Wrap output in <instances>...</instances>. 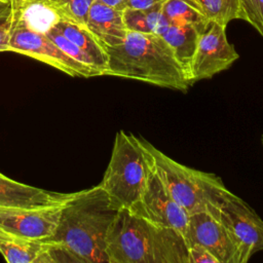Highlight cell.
I'll return each mask as SVG.
<instances>
[{"label":"cell","mask_w":263,"mask_h":263,"mask_svg":"<svg viewBox=\"0 0 263 263\" xmlns=\"http://www.w3.org/2000/svg\"><path fill=\"white\" fill-rule=\"evenodd\" d=\"M188 263H219L204 248L198 245L188 246Z\"/></svg>","instance_id":"obj_24"},{"label":"cell","mask_w":263,"mask_h":263,"mask_svg":"<svg viewBox=\"0 0 263 263\" xmlns=\"http://www.w3.org/2000/svg\"><path fill=\"white\" fill-rule=\"evenodd\" d=\"M9 51L41 61L72 77H93L100 73L66 54L46 34L36 33L11 20Z\"/></svg>","instance_id":"obj_6"},{"label":"cell","mask_w":263,"mask_h":263,"mask_svg":"<svg viewBox=\"0 0 263 263\" xmlns=\"http://www.w3.org/2000/svg\"><path fill=\"white\" fill-rule=\"evenodd\" d=\"M128 8H147L156 4H162L166 0H124Z\"/></svg>","instance_id":"obj_26"},{"label":"cell","mask_w":263,"mask_h":263,"mask_svg":"<svg viewBox=\"0 0 263 263\" xmlns=\"http://www.w3.org/2000/svg\"><path fill=\"white\" fill-rule=\"evenodd\" d=\"M185 240L208 250L219 263H246L241 250L225 225L209 212L189 215Z\"/></svg>","instance_id":"obj_9"},{"label":"cell","mask_w":263,"mask_h":263,"mask_svg":"<svg viewBox=\"0 0 263 263\" xmlns=\"http://www.w3.org/2000/svg\"><path fill=\"white\" fill-rule=\"evenodd\" d=\"M208 21L222 26L233 20H242L243 14L238 0H187Z\"/></svg>","instance_id":"obj_19"},{"label":"cell","mask_w":263,"mask_h":263,"mask_svg":"<svg viewBox=\"0 0 263 263\" xmlns=\"http://www.w3.org/2000/svg\"><path fill=\"white\" fill-rule=\"evenodd\" d=\"M200 31L190 25H170L160 35L172 47L190 81V67ZM191 84V83H190Z\"/></svg>","instance_id":"obj_17"},{"label":"cell","mask_w":263,"mask_h":263,"mask_svg":"<svg viewBox=\"0 0 263 263\" xmlns=\"http://www.w3.org/2000/svg\"><path fill=\"white\" fill-rule=\"evenodd\" d=\"M143 142L152 156L156 175L172 197L189 215L209 212L214 216L229 191L221 178L181 164L145 139Z\"/></svg>","instance_id":"obj_5"},{"label":"cell","mask_w":263,"mask_h":263,"mask_svg":"<svg viewBox=\"0 0 263 263\" xmlns=\"http://www.w3.org/2000/svg\"><path fill=\"white\" fill-rule=\"evenodd\" d=\"M62 18L86 26L87 15L93 0H46Z\"/></svg>","instance_id":"obj_21"},{"label":"cell","mask_w":263,"mask_h":263,"mask_svg":"<svg viewBox=\"0 0 263 263\" xmlns=\"http://www.w3.org/2000/svg\"><path fill=\"white\" fill-rule=\"evenodd\" d=\"M129 211L155 224L174 228L184 237L186 235L189 214L172 197L155 170L148 180L140 201Z\"/></svg>","instance_id":"obj_11"},{"label":"cell","mask_w":263,"mask_h":263,"mask_svg":"<svg viewBox=\"0 0 263 263\" xmlns=\"http://www.w3.org/2000/svg\"><path fill=\"white\" fill-rule=\"evenodd\" d=\"M20 1H46V0H20Z\"/></svg>","instance_id":"obj_29"},{"label":"cell","mask_w":263,"mask_h":263,"mask_svg":"<svg viewBox=\"0 0 263 263\" xmlns=\"http://www.w3.org/2000/svg\"><path fill=\"white\" fill-rule=\"evenodd\" d=\"M105 48L108 53L105 75L184 92L191 85L174 50L160 35L127 31L120 44Z\"/></svg>","instance_id":"obj_3"},{"label":"cell","mask_w":263,"mask_h":263,"mask_svg":"<svg viewBox=\"0 0 263 263\" xmlns=\"http://www.w3.org/2000/svg\"><path fill=\"white\" fill-rule=\"evenodd\" d=\"M69 194L29 186L0 174V206L37 208L63 203Z\"/></svg>","instance_id":"obj_12"},{"label":"cell","mask_w":263,"mask_h":263,"mask_svg":"<svg viewBox=\"0 0 263 263\" xmlns=\"http://www.w3.org/2000/svg\"><path fill=\"white\" fill-rule=\"evenodd\" d=\"M262 143H263V136H262Z\"/></svg>","instance_id":"obj_30"},{"label":"cell","mask_w":263,"mask_h":263,"mask_svg":"<svg viewBox=\"0 0 263 263\" xmlns=\"http://www.w3.org/2000/svg\"><path fill=\"white\" fill-rule=\"evenodd\" d=\"M12 13V0H0V24L7 21Z\"/></svg>","instance_id":"obj_27"},{"label":"cell","mask_w":263,"mask_h":263,"mask_svg":"<svg viewBox=\"0 0 263 263\" xmlns=\"http://www.w3.org/2000/svg\"><path fill=\"white\" fill-rule=\"evenodd\" d=\"M119 210L100 185L70 193L48 240L67 249L79 263H109L106 238Z\"/></svg>","instance_id":"obj_1"},{"label":"cell","mask_w":263,"mask_h":263,"mask_svg":"<svg viewBox=\"0 0 263 263\" xmlns=\"http://www.w3.org/2000/svg\"><path fill=\"white\" fill-rule=\"evenodd\" d=\"M161 11L170 25H190L201 32L209 23L187 0H166L162 3Z\"/></svg>","instance_id":"obj_20"},{"label":"cell","mask_w":263,"mask_h":263,"mask_svg":"<svg viewBox=\"0 0 263 263\" xmlns=\"http://www.w3.org/2000/svg\"><path fill=\"white\" fill-rule=\"evenodd\" d=\"M162 4L147 8H128L122 11L123 23L127 31L141 33H155L161 35L170 26L168 21L161 11Z\"/></svg>","instance_id":"obj_18"},{"label":"cell","mask_w":263,"mask_h":263,"mask_svg":"<svg viewBox=\"0 0 263 263\" xmlns=\"http://www.w3.org/2000/svg\"><path fill=\"white\" fill-rule=\"evenodd\" d=\"M11 34V16L0 24V51H9V40Z\"/></svg>","instance_id":"obj_25"},{"label":"cell","mask_w":263,"mask_h":263,"mask_svg":"<svg viewBox=\"0 0 263 263\" xmlns=\"http://www.w3.org/2000/svg\"><path fill=\"white\" fill-rule=\"evenodd\" d=\"M50 240L12 235L0 229V253L9 263H49Z\"/></svg>","instance_id":"obj_14"},{"label":"cell","mask_w":263,"mask_h":263,"mask_svg":"<svg viewBox=\"0 0 263 263\" xmlns=\"http://www.w3.org/2000/svg\"><path fill=\"white\" fill-rule=\"evenodd\" d=\"M243 21L252 25L263 36V0H238Z\"/></svg>","instance_id":"obj_23"},{"label":"cell","mask_w":263,"mask_h":263,"mask_svg":"<svg viewBox=\"0 0 263 263\" xmlns=\"http://www.w3.org/2000/svg\"><path fill=\"white\" fill-rule=\"evenodd\" d=\"M153 170V159L143 139L119 130L99 185L118 209L130 210L140 201Z\"/></svg>","instance_id":"obj_4"},{"label":"cell","mask_w":263,"mask_h":263,"mask_svg":"<svg viewBox=\"0 0 263 263\" xmlns=\"http://www.w3.org/2000/svg\"><path fill=\"white\" fill-rule=\"evenodd\" d=\"M46 35H47V36H48L66 54H68L70 58H72L73 60H75V61L81 63V64L84 65V66H87V67H89V68H91V69L98 71V70L95 68V66H93L91 60L88 58V55H87L85 52H83V51H82L77 45H75L72 41H70L67 37H65L55 27L52 28L50 31H48V32L46 33ZM98 72H99V71H98ZM99 73H100V72H99ZM100 76H101V73H100Z\"/></svg>","instance_id":"obj_22"},{"label":"cell","mask_w":263,"mask_h":263,"mask_svg":"<svg viewBox=\"0 0 263 263\" xmlns=\"http://www.w3.org/2000/svg\"><path fill=\"white\" fill-rule=\"evenodd\" d=\"M64 202L37 208L0 206V229L20 237L48 240L55 233Z\"/></svg>","instance_id":"obj_10"},{"label":"cell","mask_w":263,"mask_h":263,"mask_svg":"<svg viewBox=\"0 0 263 263\" xmlns=\"http://www.w3.org/2000/svg\"><path fill=\"white\" fill-rule=\"evenodd\" d=\"M225 29V26L209 21L199 33L190 67L191 85L228 69L239 58L228 41Z\"/></svg>","instance_id":"obj_7"},{"label":"cell","mask_w":263,"mask_h":263,"mask_svg":"<svg viewBox=\"0 0 263 263\" xmlns=\"http://www.w3.org/2000/svg\"><path fill=\"white\" fill-rule=\"evenodd\" d=\"M55 28L88 55L95 68L101 73V75L106 74L108 68L107 50L86 26L62 18L55 25Z\"/></svg>","instance_id":"obj_16"},{"label":"cell","mask_w":263,"mask_h":263,"mask_svg":"<svg viewBox=\"0 0 263 263\" xmlns=\"http://www.w3.org/2000/svg\"><path fill=\"white\" fill-rule=\"evenodd\" d=\"M109 263H188V247L178 230L120 209L106 238Z\"/></svg>","instance_id":"obj_2"},{"label":"cell","mask_w":263,"mask_h":263,"mask_svg":"<svg viewBox=\"0 0 263 263\" xmlns=\"http://www.w3.org/2000/svg\"><path fill=\"white\" fill-rule=\"evenodd\" d=\"M122 11L99 0H93L90 5L86 27L105 47L120 44L127 33Z\"/></svg>","instance_id":"obj_13"},{"label":"cell","mask_w":263,"mask_h":263,"mask_svg":"<svg viewBox=\"0 0 263 263\" xmlns=\"http://www.w3.org/2000/svg\"><path fill=\"white\" fill-rule=\"evenodd\" d=\"M11 20L40 34H46L62 20L47 1L12 0Z\"/></svg>","instance_id":"obj_15"},{"label":"cell","mask_w":263,"mask_h":263,"mask_svg":"<svg viewBox=\"0 0 263 263\" xmlns=\"http://www.w3.org/2000/svg\"><path fill=\"white\" fill-rule=\"evenodd\" d=\"M99 1L118 10H124L126 8L124 0H99Z\"/></svg>","instance_id":"obj_28"},{"label":"cell","mask_w":263,"mask_h":263,"mask_svg":"<svg viewBox=\"0 0 263 263\" xmlns=\"http://www.w3.org/2000/svg\"><path fill=\"white\" fill-rule=\"evenodd\" d=\"M214 216L230 231L245 262L256 252L263 251V220L240 197L228 191Z\"/></svg>","instance_id":"obj_8"}]
</instances>
